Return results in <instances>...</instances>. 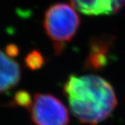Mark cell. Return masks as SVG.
<instances>
[{
    "instance_id": "1",
    "label": "cell",
    "mask_w": 125,
    "mask_h": 125,
    "mask_svg": "<svg viewBox=\"0 0 125 125\" xmlns=\"http://www.w3.org/2000/svg\"><path fill=\"white\" fill-rule=\"evenodd\" d=\"M62 91L73 115L84 124L97 125L103 122L118 104L112 84L94 74L70 75Z\"/></svg>"
},
{
    "instance_id": "8",
    "label": "cell",
    "mask_w": 125,
    "mask_h": 125,
    "mask_svg": "<svg viewBox=\"0 0 125 125\" xmlns=\"http://www.w3.org/2000/svg\"><path fill=\"white\" fill-rule=\"evenodd\" d=\"M14 102L18 106L23 107V108L29 109L32 104V99L28 92L24 91H20L16 93Z\"/></svg>"
},
{
    "instance_id": "6",
    "label": "cell",
    "mask_w": 125,
    "mask_h": 125,
    "mask_svg": "<svg viewBox=\"0 0 125 125\" xmlns=\"http://www.w3.org/2000/svg\"><path fill=\"white\" fill-rule=\"evenodd\" d=\"M111 42L108 37L95 38L91 41L90 51L84 62L86 69L98 70L107 65Z\"/></svg>"
},
{
    "instance_id": "9",
    "label": "cell",
    "mask_w": 125,
    "mask_h": 125,
    "mask_svg": "<svg viewBox=\"0 0 125 125\" xmlns=\"http://www.w3.org/2000/svg\"><path fill=\"white\" fill-rule=\"evenodd\" d=\"M19 50L15 44H10L6 47V54L10 57H14L18 55Z\"/></svg>"
},
{
    "instance_id": "7",
    "label": "cell",
    "mask_w": 125,
    "mask_h": 125,
    "mask_svg": "<svg viewBox=\"0 0 125 125\" xmlns=\"http://www.w3.org/2000/svg\"><path fill=\"white\" fill-rule=\"evenodd\" d=\"M44 63V57L37 50H33L30 52L25 58V64L26 67L32 71L41 69Z\"/></svg>"
},
{
    "instance_id": "4",
    "label": "cell",
    "mask_w": 125,
    "mask_h": 125,
    "mask_svg": "<svg viewBox=\"0 0 125 125\" xmlns=\"http://www.w3.org/2000/svg\"><path fill=\"white\" fill-rule=\"evenodd\" d=\"M77 11L88 16L109 15L125 6V0H70Z\"/></svg>"
},
{
    "instance_id": "5",
    "label": "cell",
    "mask_w": 125,
    "mask_h": 125,
    "mask_svg": "<svg viewBox=\"0 0 125 125\" xmlns=\"http://www.w3.org/2000/svg\"><path fill=\"white\" fill-rule=\"evenodd\" d=\"M21 78V69L18 62L0 50V94L11 90Z\"/></svg>"
},
{
    "instance_id": "3",
    "label": "cell",
    "mask_w": 125,
    "mask_h": 125,
    "mask_svg": "<svg viewBox=\"0 0 125 125\" xmlns=\"http://www.w3.org/2000/svg\"><path fill=\"white\" fill-rule=\"evenodd\" d=\"M28 110L35 125H68L69 122L66 106L50 94H35Z\"/></svg>"
},
{
    "instance_id": "2",
    "label": "cell",
    "mask_w": 125,
    "mask_h": 125,
    "mask_svg": "<svg viewBox=\"0 0 125 125\" xmlns=\"http://www.w3.org/2000/svg\"><path fill=\"white\" fill-rule=\"evenodd\" d=\"M81 23L75 8L66 2H57L45 11L43 27L48 37L53 42L56 54L60 53L66 44L75 36Z\"/></svg>"
}]
</instances>
